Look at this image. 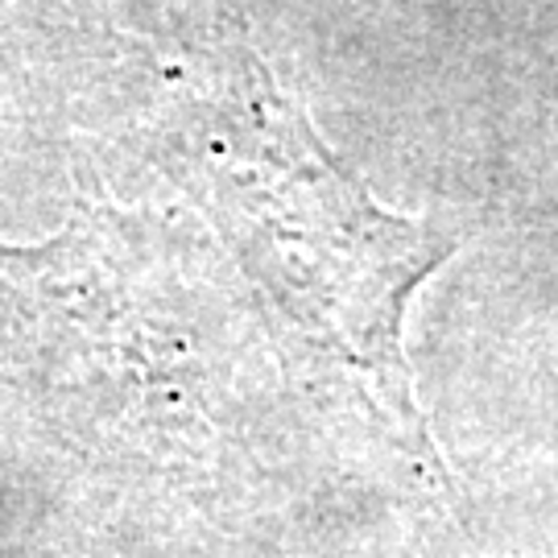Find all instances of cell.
Returning a JSON list of instances; mask_svg holds the SVG:
<instances>
[{"instance_id": "6da1fadb", "label": "cell", "mask_w": 558, "mask_h": 558, "mask_svg": "<svg viewBox=\"0 0 558 558\" xmlns=\"http://www.w3.org/2000/svg\"><path fill=\"white\" fill-rule=\"evenodd\" d=\"M166 170L216 223L240 269L323 356L356 373L389 418L422 435L401 319L456 240L385 211L327 149L223 0L216 38L182 71L161 124Z\"/></svg>"}]
</instances>
